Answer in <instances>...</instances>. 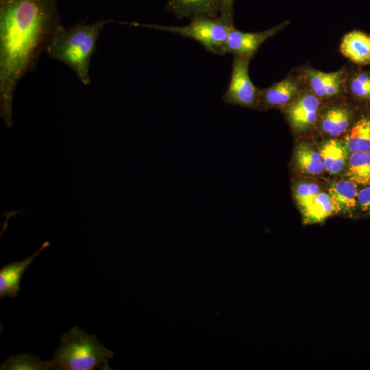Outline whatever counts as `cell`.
I'll list each match as a JSON object with an SVG mask.
<instances>
[{"mask_svg":"<svg viewBox=\"0 0 370 370\" xmlns=\"http://www.w3.org/2000/svg\"><path fill=\"white\" fill-rule=\"evenodd\" d=\"M58 0H0V115L11 127L16 87L61 25Z\"/></svg>","mask_w":370,"mask_h":370,"instance_id":"6da1fadb","label":"cell"},{"mask_svg":"<svg viewBox=\"0 0 370 370\" xmlns=\"http://www.w3.org/2000/svg\"><path fill=\"white\" fill-rule=\"evenodd\" d=\"M113 22L101 18L91 24L85 21L58 29L47 49L49 58L66 64L84 85H89L90 61L97 51V42L105 26Z\"/></svg>","mask_w":370,"mask_h":370,"instance_id":"7a4b0ae2","label":"cell"},{"mask_svg":"<svg viewBox=\"0 0 370 370\" xmlns=\"http://www.w3.org/2000/svg\"><path fill=\"white\" fill-rule=\"evenodd\" d=\"M113 353L95 335L75 326L62 336L59 347L49 360V369L110 370L108 361Z\"/></svg>","mask_w":370,"mask_h":370,"instance_id":"3957f363","label":"cell"},{"mask_svg":"<svg viewBox=\"0 0 370 370\" xmlns=\"http://www.w3.org/2000/svg\"><path fill=\"white\" fill-rule=\"evenodd\" d=\"M119 23L175 33L197 41L209 52L221 55L224 54L223 47L229 31L233 27L225 24L219 18H213L204 15L193 16L190 23L183 27L140 24L135 22Z\"/></svg>","mask_w":370,"mask_h":370,"instance_id":"277c9868","label":"cell"},{"mask_svg":"<svg viewBox=\"0 0 370 370\" xmlns=\"http://www.w3.org/2000/svg\"><path fill=\"white\" fill-rule=\"evenodd\" d=\"M250 60L234 56L230 82L222 97L225 103L253 108L259 103L260 90L255 86L249 75Z\"/></svg>","mask_w":370,"mask_h":370,"instance_id":"5b68a950","label":"cell"},{"mask_svg":"<svg viewBox=\"0 0 370 370\" xmlns=\"http://www.w3.org/2000/svg\"><path fill=\"white\" fill-rule=\"evenodd\" d=\"M288 23L284 22L260 32H243L233 26L229 31L223 52L251 59L267 39L275 34Z\"/></svg>","mask_w":370,"mask_h":370,"instance_id":"8992f818","label":"cell"},{"mask_svg":"<svg viewBox=\"0 0 370 370\" xmlns=\"http://www.w3.org/2000/svg\"><path fill=\"white\" fill-rule=\"evenodd\" d=\"M319 108V99L310 91L298 95L286 110L293 129L302 132L312 128L317 120Z\"/></svg>","mask_w":370,"mask_h":370,"instance_id":"52a82bcc","label":"cell"},{"mask_svg":"<svg viewBox=\"0 0 370 370\" xmlns=\"http://www.w3.org/2000/svg\"><path fill=\"white\" fill-rule=\"evenodd\" d=\"M304 77L310 91L319 99L336 97L347 86V76L344 69L330 73L307 69Z\"/></svg>","mask_w":370,"mask_h":370,"instance_id":"ba28073f","label":"cell"},{"mask_svg":"<svg viewBox=\"0 0 370 370\" xmlns=\"http://www.w3.org/2000/svg\"><path fill=\"white\" fill-rule=\"evenodd\" d=\"M50 245L45 241L41 247L27 258L10 263L0 270V298L4 297H15L20 291L21 278L32 264L34 259L45 248Z\"/></svg>","mask_w":370,"mask_h":370,"instance_id":"9c48e42d","label":"cell"},{"mask_svg":"<svg viewBox=\"0 0 370 370\" xmlns=\"http://www.w3.org/2000/svg\"><path fill=\"white\" fill-rule=\"evenodd\" d=\"M301 83L295 77H288L260 91L259 102L266 107L283 106L298 95Z\"/></svg>","mask_w":370,"mask_h":370,"instance_id":"30bf717a","label":"cell"},{"mask_svg":"<svg viewBox=\"0 0 370 370\" xmlns=\"http://www.w3.org/2000/svg\"><path fill=\"white\" fill-rule=\"evenodd\" d=\"M342 54L354 63L365 66L370 64V36L360 31L345 34L341 41Z\"/></svg>","mask_w":370,"mask_h":370,"instance_id":"8fae6325","label":"cell"},{"mask_svg":"<svg viewBox=\"0 0 370 370\" xmlns=\"http://www.w3.org/2000/svg\"><path fill=\"white\" fill-rule=\"evenodd\" d=\"M167 8L178 18L196 15L217 18L220 12L219 0H169Z\"/></svg>","mask_w":370,"mask_h":370,"instance_id":"7c38bea8","label":"cell"},{"mask_svg":"<svg viewBox=\"0 0 370 370\" xmlns=\"http://www.w3.org/2000/svg\"><path fill=\"white\" fill-rule=\"evenodd\" d=\"M357 184L348 180L333 183L328 194L334 206L336 213H352L358 204Z\"/></svg>","mask_w":370,"mask_h":370,"instance_id":"4fadbf2b","label":"cell"},{"mask_svg":"<svg viewBox=\"0 0 370 370\" xmlns=\"http://www.w3.org/2000/svg\"><path fill=\"white\" fill-rule=\"evenodd\" d=\"M352 119V112L342 106H334L326 110L321 120V129L330 136H338L347 131Z\"/></svg>","mask_w":370,"mask_h":370,"instance_id":"5bb4252c","label":"cell"},{"mask_svg":"<svg viewBox=\"0 0 370 370\" xmlns=\"http://www.w3.org/2000/svg\"><path fill=\"white\" fill-rule=\"evenodd\" d=\"M343 143L352 153L370 152V114L361 116L353 123Z\"/></svg>","mask_w":370,"mask_h":370,"instance_id":"9a60e30c","label":"cell"},{"mask_svg":"<svg viewBox=\"0 0 370 370\" xmlns=\"http://www.w3.org/2000/svg\"><path fill=\"white\" fill-rule=\"evenodd\" d=\"M304 223H319L336 213L329 194L319 192L308 204L299 208Z\"/></svg>","mask_w":370,"mask_h":370,"instance_id":"2e32d148","label":"cell"},{"mask_svg":"<svg viewBox=\"0 0 370 370\" xmlns=\"http://www.w3.org/2000/svg\"><path fill=\"white\" fill-rule=\"evenodd\" d=\"M319 151L328 172L336 174L343 169L348 155L344 143L336 139H329L321 144Z\"/></svg>","mask_w":370,"mask_h":370,"instance_id":"e0dca14e","label":"cell"},{"mask_svg":"<svg viewBox=\"0 0 370 370\" xmlns=\"http://www.w3.org/2000/svg\"><path fill=\"white\" fill-rule=\"evenodd\" d=\"M295 162L297 169L304 174L318 175L325 169L319 151L305 143L297 147Z\"/></svg>","mask_w":370,"mask_h":370,"instance_id":"ac0fdd59","label":"cell"},{"mask_svg":"<svg viewBox=\"0 0 370 370\" xmlns=\"http://www.w3.org/2000/svg\"><path fill=\"white\" fill-rule=\"evenodd\" d=\"M346 177L356 184L370 185V152H354L348 158Z\"/></svg>","mask_w":370,"mask_h":370,"instance_id":"d6986e66","label":"cell"},{"mask_svg":"<svg viewBox=\"0 0 370 370\" xmlns=\"http://www.w3.org/2000/svg\"><path fill=\"white\" fill-rule=\"evenodd\" d=\"M357 100L370 102V71L357 70L347 77V86Z\"/></svg>","mask_w":370,"mask_h":370,"instance_id":"ffe728a7","label":"cell"},{"mask_svg":"<svg viewBox=\"0 0 370 370\" xmlns=\"http://www.w3.org/2000/svg\"><path fill=\"white\" fill-rule=\"evenodd\" d=\"M2 370H45L49 369V362L43 361L32 354L12 356L1 364Z\"/></svg>","mask_w":370,"mask_h":370,"instance_id":"44dd1931","label":"cell"},{"mask_svg":"<svg viewBox=\"0 0 370 370\" xmlns=\"http://www.w3.org/2000/svg\"><path fill=\"white\" fill-rule=\"evenodd\" d=\"M320 188L317 184L311 182H300L294 189V196L299 208L308 204L317 194Z\"/></svg>","mask_w":370,"mask_h":370,"instance_id":"7402d4cb","label":"cell"},{"mask_svg":"<svg viewBox=\"0 0 370 370\" xmlns=\"http://www.w3.org/2000/svg\"><path fill=\"white\" fill-rule=\"evenodd\" d=\"M233 2L234 0H219V19L228 25H233Z\"/></svg>","mask_w":370,"mask_h":370,"instance_id":"603a6c76","label":"cell"},{"mask_svg":"<svg viewBox=\"0 0 370 370\" xmlns=\"http://www.w3.org/2000/svg\"><path fill=\"white\" fill-rule=\"evenodd\" d=\"M357 199L360 209L370 214V185L358 192Z\"/></svg>","mask_w":370,"mask_h":370,"instance_id":"cb8c5ba5","label":"cell"}]
</instances>
